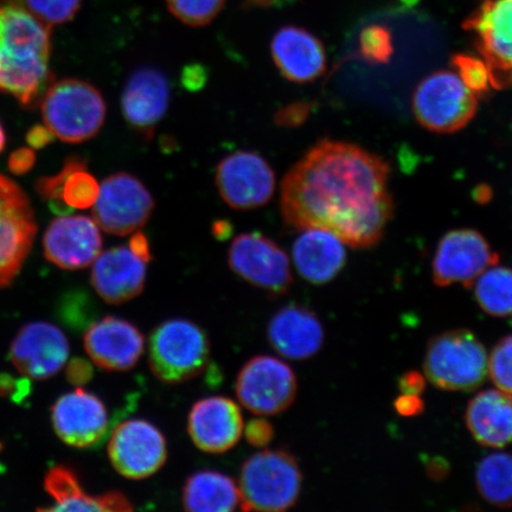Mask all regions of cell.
I'll list each match as a JSON object with an SVG mask.
<instances>
[{"mask_svg":"<svg viewBox=\"0 0 512 512\" xmlns=\"http://www.w3.org/2000/svg\"><path fill=\"white\" fill-rule=\"evenodd\" d=\"M387 162L362 147L323 140L287 172L281 184L284 221L320 228L352 248H371L392 219Z\"/></svg>","mask_w":512,"mask_h":512,"instance_id":"cell-1","label":"cell"},{"mask_svg":"<svg viewBox=\"0 0 512 512\" xmlns=\"http://www.w3.org/2000/svg\"><path fill=\"white\" fill-rule=\"evenodd\" d=\"M51 28L18 0H0V89L32 107L51 82Z\"/></svg>","mask_w":512,"mask_h":512,"instance_id":"cell-2","label":"cell"},{"mask_svg":"<svg viewBox=\"0 0 512 512\" xmlns=\"http://www.w3.org/2000/svg\"><path fill=\"white\" fill-rule=\"evenodd\" d=\"M238 486L243 511L280 512L297 504L303 475L291 453L265 450L246 460Z\"/></svg>","mask_w":512,"mask_h":512,"instance_id":"cell-3","label":"cell"},{"mask_svg":"<svg viewBox=\"0 0 512 512\" xmlns=\"http://www.w3.org/2000/svg\"><path fill=\"white\" fill-rule=\"evenodd\" d=\"M43 95L44 125L63 143L87 142L105 124L104 96L91 83L64 79L51 85Z\"/></svg>","mask_w":512,"mask_h":512,"instance_id":"cell-4","label":"cell"},{"mask_svg":"<svg viewBox=\"0 0 512 512\" xmlns=\"http://www.w3.org/2000/svg\"><path fill=\"white\" fill-rule=\"evenodd\" d=\"M424 369L434 387L446 392H472L489 375V356L472 331H446L428 343Z\"/></svg>","mask_w":512,"mask_h":512,"instance_id":"cell-5","label":"cell"},{"mask_svg":"<svg viewBox=\"0 0 512 512\" xmlns=\"http://www.w3.org/2000/svg\"><path fill=\"white\" fill-rule=\"evenodd\" d=\"M210 343L206 332L191 320L175 318L157 326L149 339L153 375L168 384L195 379L207 368Z\"/></svg>","mask_w":512,"mask_h":512,"instance_id":"cell-6","label":"cell"},{"mask_svg":"<svg viewBox=\"0 0 512 512\" xmlns=\"http://www.w3.org/2000/svg\"><path fill=\"white\" fill-rule=\"evenodd\" d=\"M413 113L426 130L448 134L463 130L476 117L478 96L452 70H438L422 80L413 94Z\"/></svg>","mask_w":512,"mask_h":512,"instance_id":"cell-7","label":"cell"},{"mask_svg":"<svg viewBox=\"0 0 512 512\" xmlns=\"http://www.w3.org/2000/svg\"><path fill=\"white\" fill-rule=\"evenodd\" d=\"M463 29L488 67L491 87H512V0H483L467 17Z\"/></svg>","mask_w":512,"mask_h":512,"instance_id":"cell-8","label":"cell"},{"mask_svg":"<svg viewBox=\"0 0 512 512\" xmlns=\"http://www.w3.org/2000/svg\"><path fill=\"white\" fill-rule=\"evenodd\" d=\"M236 396L255 415L272 416L287 411L296 400L298 381L287 363L277 357L255 356L236 380Z\"/></svg>","mask_w":512,"mask_h":512,"instance_id":"cell-9","label":"cell"},{"mask_svg":"<svg viewBox=\"0 0 512 512\" xmlns=\"http://www.w3.org/2000/svg\"><path fill=\"white\" fill-rule=\"evenodd\" d=\"M153 209L155 200L140 179L127 172H118L101 183L93 217L106 233L126 236L144 227Z\"/></svg>","mask_w":512,"mask_h":512,"instance_id":"cell-10","label":"cell"},{"mask_svg":"<svg viewBox=\"0 0 512 512\" xmlns=\"http://www.w3.org/2000/svg\"><path fill=\"white\" fill-rule=\"evenodd\" d=\"M36 233L28 196L10 178L0 175V288L11 284L21 271Z\"/></svg>","mask_w":512,"mask_h":512,"instance_id":"cell-11","label":"cell"},{"mask_svg":"<svg viewBox=\"0 0 512 512\" xmlns=\"http://www.w3.org/2000/svg\"><path fill=\"white\" fill-rule=\"evenodd\" d=\"M228 264L235 274L268 296H283L292 285L287 254L273 240L260 233L241 234L228 252Z\"/></svg>","mask_w":512,"mask_h":512,"instance_id":"cell-12","label":"cell"},{"mask_svg":"<svg viewBox=\"0 0 512 512\" xmlns=\"http://www.w3.org/2000/svg\"><path fill=\"white\" fill-rule=\"evenodd\" d=\"M215 183L222 200L234 210L266 206L274 196L277 178L259 153L236 151L217 165Z\"/></svg>","mask_w":512,"mask_h":512,"instance_id":"cell-13","label":"cell"},{"mask_svg":"<svg viewBox=\"0 0 512 512\" xmlns=\"http://www.w3.org/2000/svg\"><path fill=\"white\" fill-rule=\"evenodd\" d=\"M499 255L475 229L451 230L441 238L432 261L434 284L470 288L484 271L497 265Z\"/></svg>","mask_w":512,"mask_h":512,"instance_id":"cell-14","label":"cell"},{"mask_svg":"<svg viewBox=\"0 0 512 512\" xmlns=\"http://www.w3.org/2000/svg\"><path fill=\"white\" fill-rule=\"evenodd\" d=\"M108 457L121 476L145 479L164 466L168 459V444L164 434L151 422L126 420L111 435Z\"/></svg>","mask_w":512,"mask_h":512,"instance_id":"cell-15","label":"cell"},{"mask_svg":"<svg viewBox=\"0 0 512 512\" xmlns=\"http://www.w3.org/2000/svg\"><path fill=\"white\" fill-rule=\"evenodd\" d=\"M69 342L57 326L35 322L18 332L11 344L10 357L16 369L30 380L43 381L66 366Z\"/></svg>","mask_w":512,"mask_h":512,"instance_id":"cell-16","label":"cell"},{"mask_svg":"<svg viewBox=\"0 0 512 512\" xmlns=\"http://www.w3.org/2000/svg\"><path fill=\"white\" fill-rule=\"evenodd\" d=\"M169 104L170 85L162 70L138 68L127 79L121 95V110L126 123L147 142L168 112Z\"/></svg>","mask_w":512,"mask_h":512,"instance_id":"cell-17","label":"cell"},{"mask_svg":"<svg viewBox=\"0 0 512 512\" xmlns=\"http://www.w3.org/2000/svg\"><path fill=\"white\" fill-rule=\"evenodd\" d=\"M51 421L57 437L63 443L78 448L99 445L110 426L105 403L81 388L62 395L55 402Z\"/></svg>","mask_w":512,"mask_h":512,"instance_id":"cell-18","label":"cell"},{"mask_svg":"<svg viewBox=\"0 0 512 512\" xmlns=\"http://www.w3.org/2000/svg\"><path fill=\"white\" fill-rule=\"evenodd\" d=\"M43 248L51 264L63 270H82L101 253L99 226L86 216L57 217L44 234Z\"/></svg>","mask_w":512,"mask_h":512,"instance_id":"cell-19","label":"cell"},{"mask_svg":"<svg viewBox=\"0 0 512 512\" xmlns=\"http://www.w3.org/2000/svg\"><path fill=\"white\" fill-rule=\"evenodd\" d=\"M85 349L99 368L127 371L137 366L145 349V339L128 320L107 316L89 326Z\"/></svg>","mask_w":512,"mask_h":512,"instance_id":"cell-20","label":"cell"},{"mask_svg":"<svg viewBox=\"0 0 512 512\" xmlns=\"http://www.w3.org/2000/svg\"><path fill=\"white\" fill-rule=\"evenodd\" d=\"M243 428L240 407L223 396L197 401L189 414L188 432L192 443L206 453L232 450L239 443Z\"/></svg>","mask_w":512,"mask_h":512,"instance_id":"cell-21","label":"cell"},{"mask_svg":"<svg viewBox=\"0 0 512 512\" xmlns=\"http://www.w3.org/2000/svg\"><path fill=\"white\" fill-rule=\"evenodd\" d=\"M93 264L92 285L107 304H125L144 291L147 262L139 259L130 247L107 249Z\"/></svg>","mask_w":512,"mask_h":512,"instance_id":"cell-22","label":"cell"},{"mask_svg":"<svg viewBox=\"0 0 512 512\" xmlns=\"http://www.w3.org/2000/svg\"><path fill=\"white\" fill-rule=\"evenodd\" d=\"M267 338L281 356L304 361L322 349L324 328L315 312L291 304L275 312L268 323Z\"/></svg>","mask_w":512,"mask_h":512,"instance_id":"cell-23","label":"cell"},{"mask_svg":"<svg viewBox=\"0 0 512 512\" xmlns=\"http://www.w3.org/2000/svg\"><path fill=\"white\" fill-rule=\"evenodd\" d=\"M271 53L275 66L285 79L294 83L313 82L326 70L323 43L309 30L286 25L272 38Z\"/></svg>","mask_w":512,"mask_h":512,"instance_id":"cell-24","label":"cell"},{"mask_svg":"<svg viewBox=\"0 0 512 512\" xmlns=\"http://www.w3.org/2000/svg\"><path fill=\"white\" fill-rule=\"evenodd\" d=\"M293 261L302 277L313 285H325L342 272L347 262L344 242L320 228L304 229L294 242Z\"/></svg>","mask_w":512,"mask_h":512,"instance_id":"cell-25","label":"cell"},{"mask_svg":"<svg viewBox=\"0 0 512 512\" xmlns=\"http://www.w3.org/2000/svg\"><path fill=\"white\" fill-rule=\"evenodd\" d=\"M465 422L479 445L492 448L512 445V395L501 389L480 392L467 405Z\"/></svg>","mask_w":512,"mask_h":512,"instance_id":"cell-26","label":"cell"},{"mask_svg":"<svg viewBox=\"0 0 512 512\" xmlns=\"http://www.w3.org/2000/svg\"><path fill=\"white\" fill-rule=\"evenodd\" d=\"M44 488L54 498L53 507L44 511H132L133 507L123 492L110 491L105 495L92 497L82 488L79 477L67 466L50 469Z\"/></svg>","mask_w":512,"mask_h":512,"instance_id":"cell-27","label":"cell"},{"mask_svg":"<svg viewBox=\"0 0 512 512\" xmlns=\"http://www.w3.org/2000/svg\"><path fill=\"white\" fill-rule=\"evenodd\" d=\"M100 185L89 174L85 160L70 158L59 174L42 178L37 191L55 209H88L98 198Z\"/></svg>","mask_w":512,"mask_h":512,"instance_id":"cell-28","label":"cell"},{"mask_svg":"<svg viewBox=\"0 0 512 512\" xmlns=\"http://www.w3.org/2000/svg\"><path fill=\"white\" fill-rule=\"evenodd\" d=\"M182 503L191 512L234 511L240 507L239 486L221 472H196L185 480Z\"/></svg>","mask_w":512,"mask_h":512,"instance_id":"cell-29","label":"cell"},{"mask_svg":"<svg viewBox=\"0 0 512 512\" xmlns=\"http://www.w3.org/2000/svg\"><path fill=\"white\" fill-rule=\"evenodd\" d=\"M476 485L485 502L497 508L512 507V454L494 453L482 459Z\"/></svg>","mask_w":512,"mask_h":512,"instance_id":"cell-30","label":"cell"},{"mask_svg":"<svg viewBox=\"0 0 512 512\" xmlns=\"http://www.w3.org/2000/svg\"><path fill=\"white\" fill-rule=\"evenodd\" d=\"M475 298L480 309L492 317L512 315V270L497 265L479 275L475 284Z\"/></svg>","mask_w":512,"mask_h":512,"instance_id":"cell-31","label":"cell"},{"mask_svg":"<svg viewBox=\"0 0 512 512\" xmlns=\"http://www.w3.org/2000/svg\"><path fill=\"white\" fill-rule=\"evenodd\" d=\"M171 15L192 28L206 27L221 14L226 0H165Z\"/></svg>","mask_w":512,"mask_h":512,"instance_id":"cell-32","label":"cell"},{"mask_svg":"<svg viewBox=\"0 0 512 512\" xmlns=\"http://www.w3.org/2000/svg\"><path fill=\"white\" fill-rule=\"evenodd\" d=\"M24 9L48 27L68 23L78 14L82 0H18Z\"/></svg>","mask_w":512,"mask_h":512,"instance_id":"cell-33","label":"cell"},{"mask_svg":"<svg viewBox=\"0 0 512 512\" xmlns=\"http://www.w3.org/2000/svg\"><path fill=\"white\" fill-rule=\"evenodd\" d=\"M394 44L392 32L383 25L373 24L360 35V55L371 64H386L392 59Z\"/></svg>","mask_w":512,"mask_h":512,"instance_id":"cell-34","label":"cell"},{"mask_svg":"<svg viewBox=\"0 0 512 512\" xmlns=\"http://www.w3.org/2000/svg\"><path fill=\"white\" fill-rule=\"evenodd\" d=\"M451 63L464 85L478 98L489 93L491 88L489 70L482 57L479 59L469 54H456L452 56Z\"/></svg>","mask_w":512,"mask_h":512,"instance_id":"cell-35","label":"cell"},{"mask_svg":"<svg viewBox=\"0 0 512 512\" xmlns=\"http://www.w3.org/2000/svg\"><path fill=\"white\" fill-rule=\"evenodd\" d=\"M489 375L498 389L512 395V335L502 338L492 350Z\"/></svg>","mask_w":512,"mask_h":512,"instance_id":"cell-36","label":"cell"},{"mask_svg":"<svg viewBox=\"0 0 512 512\" xmlns=\"http://www.w3.org/2000/svg\"><path fill=\"white\" fill-rule=\"evenodd\" d=\"M311 108V104L304 101L293 102V104L281 107L274 115L275 124L287 128L303 125L309 118Z\"/></svg>","mask_w":512,"mask_h":512,"instance_id":"cell-37","label":"cell"},{"mask_svg":"<svg viewBox=\"0 0 512 512\" xmlns=\"http://www.w3.org/2000/svg\"><path fill=\"white\" fill-rule=\"evenodd\" d=\"M243 430H245L248 444L254 447L270 445L274 438L273 425L264 418H256L249 421Z\"/></svg>","mask_w":512,"mask_h":512,"instance_id":"cell-38","label":"cell"},{"mask_svg":"<svg viewBox=\"0 0 512 512\" xmlns=\"http://www.w3.org/2000/svg\"><path fill=\"white\" fill-rule=\"evenodd\" d=\"M395 411L405 418L418 416L425 409V403L419 395L401 394L394 402Z\"/></svg>","mask_w":512,"mask_h":512,"instance_id":"cell-39","label":"cell"},{"mask_svg":"<svg viewBox=\"0 0 512 512\" xmlns=\"http://www.w3.org/2000/svg\"><path fill=\"white\" fill-rule=\"evenodd\" d=\"M399 389L402 394L421 395L426 389L425 376L418 371H407L399 379Z\"/></svg>","mask_w":512,"mask_h":512,"instance_id":"cell-40","label":"cell"},{"mask_svg":"<svg viewBox=\"0 0 512 512\" xmlns=\"http://www.w3.org/2000/svg\"><path fill=\"white\" fill-rule=\"evenodd\" d=\"M67 377L69 382L74 384H85L92 380L93 368L87 361L75 358V360L69 363Z\"/></svg>","mask_w":512,"mask_h":512,"instance_id":"cell-41","label":"cell"},{"mask_svg":"<svg viewBox=\"0 0 512 512\" xmlns=\"http://www.w3.org/2000/svg\"><path fill=\"white\" fill-rule=\"evenodd\" d=\"M35 163V155L29 149H21L12 153L9 168L14 174L23 175L28 172Z\"/></svg>","mask_w":512,"mask_h":512,"instance_id":"cell-42","label":"cell"},{"mask_svg":"<svg viewBox=\"0 0 512 512\" xmlns=\"http://www.w3.org/2000/svg\"><path fill=\"white\" fill-rule=\"evenodd\" d=\"M131 251L138 256L139 259L149 262L151 260V249L149 240L146 235L142 232H138L132 236L130 240Z\"/></svg>","mask_w":512,"mask_h":512,"instance_id":"cell-43","label":"cell"},{"mask_svg":"<svg viewBox=\"0 0 512 512\" xmlns=\"http://www.w3.org/2000/svg\"><path fill=\"white\" fill-rule=\"evenodd\" d=\"M53 138V134L50 133L46 126H35L31 128L28 134L29 144L36 147V149H41V147L48 145Z\"/></svg>","mask_w":512,"mask_h":512,"instance_id":"cell-44","label":"cell"},{"mask_svg":"<svg viewBox=\"0 0 512 512\" xmlns=\"http://www.w3.org/2000/svg\"><path fill=\"white\" fill-rule=\"evenodd\" d=\"M293 2L294 0H243V4H245L246 8L256 9L281 8V6H285Z\"/></svg>","mask_w":512,"mask_h":512,"instance_id":"cell-45","label":"cell"},{"mask_svg":"<svg viewBox=\"0 0 512 512\" xmlns=\"http://www.w3.org/2000/svg\"><path fill=\"white\" fill-rule=\"evenodd\" d=\"M184 79L187 80L185 85H187L190 89L194 88V81H196V88L203 85L204 80H206V74L202 72V68L191 67L188 70L187 74H184Z\"/></svg>","mask_w":512,"mask_h":512,"instance_id":"cell-46","label":"cell"},{"mask_svg":"<svg viewBox=\"0 0 512 512\" xmlns=\"http://www.w3.org/2000/svg\"><path fill=\"white\" fill-rule=\"evenodd\" d=\"M428 475H430L433 479L438 480L444 478L447 473V465L445 460L435 458L433 462L428 464Z\"/></svg>","mask_w":512,"mask_h":512,"instance_id":"cell-47","label":"cell"},{"mask_svg":"<svg viewBox=\"0 0 512 512\" xmlns=\"http://www.w3.org/2000/svg\"><path fill=\"white\" fill-rule=\"evenodd\" d=\"M213 232L217 239L226 240L232 234L233 228L227 221H217L213 226Z\"/></svg>","mask_w":512,"mask_h":512,"instance_id":"cell-48","label":"cell"},{"mask_svg":"<svg viewBox=\"0 0 512 512\" xmlns=\"http://www.w3.org/2000/svg\"><path fill=\"white\" fill-rule=\"evenodd\" d=\"M400 2L407 6V8H413L416 4L420 2V0H400Z\"/></svg>","mask_w":512,"mask_h":512,"instance_id":"cell-49","label":"cell"},{"mask_svg":"<svg viewBox=\"0 0 512 512\" xmlns=\"http://www.w3.org/2000/svg\"><path fill=\"white\" fill-rule=\"evenodd\" d=\"M5 146V134L3 131L2 125H0V152L4 149Z\"/></svg>","mask_w":512,"mask_h":512,"instance_id":"cell-50","label":"cell"},{"mask_svg":"<svg viewBox=\"0 0 512 512\" xmlns=\"http://www.w3.org/2000/svg\"><path fill=\"white\" fill-rule=\"evenodd\" d=\"M2 450H3V446H2V444H0V453H2ZM0 467H2V466H0Z\"/></svg>","mask_w":512,"mask_h":512,"instance_id":"cell-51","label":"cell"}]
</instances>
